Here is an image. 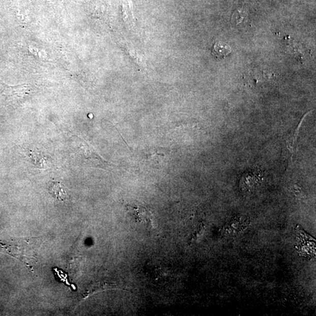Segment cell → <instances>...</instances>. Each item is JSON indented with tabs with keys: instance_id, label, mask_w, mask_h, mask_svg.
Here are the masks:
<instances>
[{
	"instance_id": "8992f818",
	"label": "cell",
	"mask_w": 316,
	"mask_h": 316,
	"mask_svg": "<svg viewBox=\"0 0 316 316\" xmlns=\"http://www.w3.org/2000/svg\"><path fill=\"white\" fill-rule=\"evenodd\" d=\"M30 154V158L32 159V162L35 166H37L38 167V168H39V164H40V162L39 161H40L42 164L43 166H44V169L46 168V167L49 166V163L47 161V160L48 159L44 157V156H42L41 154L36 153V152H35V153L31 152Z\"/></svg>"
},
{
	"instance_id": "3957f363",
	"label": "cell",
	"mask_w": 316,
	"mask_h": 316,
	"mask_svg": "<svg viewBox=\"0 0 316 316\" xmlns=\"http://www.w3.org/2000/svg\"><path fill=\"white\" fill-rule=\"evenodd\" d=\"M127 210L136 221L147 225L152 223V214L145 207L127 206Z\"/></svg>"
},
{
	"instance_id": "7a4b0ae2",
	"label": "cell",
	"mask_w": 316,
	"mask_h": 316,
	"mask_svg": "<svg viewBox=\"0 0 316 316\" xmlns=\"http://www.w3.org/2000/svg\"><path fill=\"white\" fill-rule=\"evenodd\" d=\"M263 174L261 171L255 170L249 171L241 178L240 188L245 192H249L258 186L262 182Z\"/></svg>"
},
{
	"instance_id": "6da1fadb",
	"label": "cell",
	"mask_w": 316,
	"mask_h": 316,
	"mask_svg": "<svg viewBox=\"0 0 316 316\" xmlns=\"http://www.w3.org/2000/svg\"><path fill=\"white\" fill-rule=\"evenodd\" d=\"M29 88L26 85L10 87L6 85L0 93V105H17L25 99L29 92Z\"/></svg>"
},
{
	"instance_id": "277c9868",
	"label": "cell",
	"mask_w": 316,
	"mask_h": 316,
	"mask_svg": "<svg viewBox=\"0 0 316 316\" xmlns=\"http://www.w3.org/2000/svg\"><path fill=\"white\" fill-rule=\"evenodd\" d=\"M49 193L52 195L54 198L61 202L65 200L68 196L64 185L61 183L58 182L51 183L49 187Z\"/></svg>"
},
{
	"instance_id": "5b68a950",
	"label": "cell",
	"mask_w": 316,
	"mask_h": 316,
	"mask_svg": "<svg viewBox=\"0 0 316 316\" xmlns=\"http://www.w3.org/2000/svg\"><path fill=\"white\" fill-rule=\"evenodd\" d=\"M232 52V49L227 44L217 42L214 45L212 53L217 59H222L227 56Z\"/></svg>"
}]
</instances>
